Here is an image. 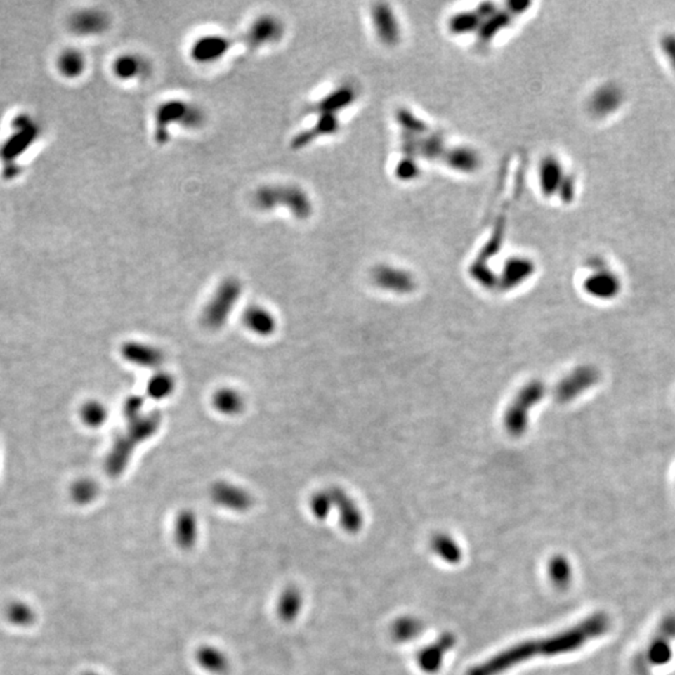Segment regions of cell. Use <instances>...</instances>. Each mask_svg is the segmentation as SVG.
I'll return each instance as SVG.
<instances>
[{
  "instance_id": "6da1fadb",
  "label": "cell",
  "mask_w": 675,
  "mask_h": 675,
  "mask_svg": "<svg viewBox=\"0 0 675 675\" xmlns=\"http://www.w3.org/2000/svg\"><path fill=\"white\" fill-rule=\"evenodd\" d=\"M610 628V620L607 614L596 613L574 625L573 628L564 630L556 636H551L543 641H527L516 645L506 652L500 653L497 657L490 659L487 663L482 664L483 675H498L502 671L509 669L513 665L537 655H561L575 652L586 643L593 639L601 638Z\"/></svg>"
},
{
  "instance_id": "7a4b0ae2",
  "label": "cell",
  "mask_w": 675,
  "mask_h": 675,
  "mask_svg": "<svg viewBox=\"0 0 675 675\" xmlns=\"http://www.w3.org/2000/svg\"><path fill=\"white\" fill-rule=\"evenodd\" d=\"M204 123V112L195 103L182 99L166 100L160 104L154 114V139L158 144H166L171 139L173 125L192 131Z\"/></svg>"
},
{
  "instance_id": "3957f363",
  "label": "cell",
  "mask_w": 675,
  "mask_h": 675,
  "mask_svg": "<svg viewBox=\"0 0 675 675\" xmlns=\"http://www.w3.org/2000/svg\"><path fill=\"white\" fill-rule=\"evenodd\" d=\"M160 426V415L158 413L140 417L131 420V424L123 435H120L114 444L112 453L107 460V471L110 476H120L128 461L131 459L133 450L147 439L154 435Z\"/></svg>"
},
{
  "instance_id": "277c9868",
  "label": "cell",
  "mask_w": 675,
  "mask_h": 675,
  "mask_svg": "<svg viewBox=\"0 0 675 675\" xmlns=\"http://www.w3.org/2000/svg\"><path fill=\"white\" fill-rule=\"evenodd\" d=\"M254 203L261 210L285 207L298 219H307L312 214V200L303 188L293 184H272L256 190Z\"/></svg>"
},
{
  "instance_id": "5b68a950",
  "label": "cell",
  "mask_w": 675,
  "mask_h": 675,
  "mask_svg": "<svg viewBox=\"0 0 675 675\" xmlns=\"http://www.w3.org/2000/svg\"><path fill=\"white\" fill-rule=\"evenodd\" d=\"M546 388L540 381L523 386L504 414V428L511 437H522L528 429L530 410L544 398Z\"/></svg>"
},
{
  "instance_id": "8992f818",
  "label": "cell",
  "mask_w": 675,
  "mask_h": 675,
  "mask_svg": "<svg viewBox=\"0 0 675 675\" xmlns=\"http://www.w3.org/2000/svg\"><path fill=\"white\" fill-rule=\"evenodd\" d=\"M242 293L238 279L228 278L218 287L209 304L205 307L202 320L207 328L218 329L227 322Z\"/></svg>"
},
{
  "instance_id": "52a82bcc",
  "label": "cell",
  "mask_w": 675,
  "mask_h": 675,
  "mask_svg": "<svg viewBox=\"0 0 675 675\" xmlns=\"http://www.w3.org/2000/svg\"><path fill=\"white\" fill-rule=\"evenodd\" d=\"M13 133L0 147V158L4 163H17L19 157L28 152L39 136V125L28 114H19L12 122Z\"/></svg>"
},
{
  "instance_id": "ba28073f",
  "label": "cell",
  "mask_w": 675,
  "mask_h": 675,
  "mask_svg": "<svg viewBox=\"0 0 675 675\" xmlns=\"http://www.w3.org/2000/svg\"><path fill=\"white\" fill-rule=\"evenodd\" d=\"M601 381L599 370L593 365H580L565 375L554 388V398L559 403H569Z\"/></svg>"
},
{
  "instance_id": "9c48e42d",
  "label": "cell",
  "mask_w": 675,
  "mask_h": 675,
  "mask_svg": "<svg viewBox=\"0 0 675 675\" xmlns=\"http://www.w3.org/2000/svg\"><path fill=\"white\" fill-rule=\"evenodd\" d=\"M283 22L272 14H263L254 19L249 28L247 29L244 43L250 49L256 51L275 44L283 38Z\"/></svg>"
},
{
  "instance_id": "30bf717a",
  "label": "cell",
  "mask_w": 675,
  "mask_h": 675,
  "mask_svg": "<svg viewBox=\"0 0 675 675\" xmlns=\"http://www.w3.org/2000/svg\"><path fill=\"white\" fill-rule=\"evenodd\" d=\"M583 289L598 301H613L622 291V280L612 270L596 266L593 273L585 278Z\"/></svg>"
},
{
  "instance_id": "8fae6325",
  "label": "cell",
  "mask_w": 675,
  "mask_h": 675,
  "mask_svg": "<svg viewBox=\"0 0 675 675\" xmlns=\"http://www.w3.org/2000/svg\"><path fill=\"white\" fill-rule=\"evenodd\" d=\"M232 41L221 34H207L194 40L190 46V58L198 64H213L227 55Z\"/></svg>"
},
{
  "instance_id": "7c38bea8",
  "label": "cell",
  "mask_w": 675,
  "mask_h": 675,
  "mask_svg": "<svg viewBox=\"0 0 675 675\" xmlns=\"http://www.w3.org/2000/svg\"><path fill=\"white\" fill-rule=\"evenodd\" d=\"M376 287L395 294H408L415 289V280L410 273L402 268L379 266L372 272Z\"/></svg>"
},
{
  "instance_id": "4fadbf2b",
  "label": "cell",
  "mask_w": 675,
  "mask_h": 675,
  "mask_svg": "<svg viewBox=\"0 0 675 675\" xmlns=\"http://www.w3.org/2000/svg\"><path fill=\"white\" fill-rule=\"evenodd\" d=\"M110 25L108 14L100 9H84L74 13L69 20V28L79 37H97L104 34Z\"/></svg>"
},
{
  "instance_id": "5bb4252c",
  "label": "cell",
  "mask_w": 675,
  "mask_h": 675,
  "mask_svg": "<svg viewBox=\"0 0 675 675\" xmlns=\"http://www.w3.org/2000/svg\"><path fill=\"white\" fill-rule=\"evenodd\" d=\"M112 72L117 79L134 81L144 79L150 72V65L145 58L136 53H124L114 59Z\"/></svg>"
},
{
  "instance_id": "9a60e30c",
  "label": "cell",
  "mask_w": 675,
  "mask_h": 675,
  "mask_svg": "<svg viewBox=\"0 0 675 675\" xmlns=\"http://www.w3.org/2000/svg\"><path fill=\"white\" fill-rule=\"evenodd\" d=\"M535 272V264L532 259L514 256L508 259L499 278L500 289L511 290L527 282Z\"/></svg>"
},
{
  "instance_id": "2e32d148",
  "label": "cell",
  "mask_w": 675,
  "mask_h": 675,
  "mask_svg": "<svg viewBox=\"0 0 675 675\" xmlns=\"http://www.w3.org/2000/svg\"><path fill=\"white\" fill-rule=\"evenodd\" d=\"M211 498L218 504L232 511H247L253 503L248 492L229 483H216L211 489Z\"/></svg>"
},
{
  "instance_id": "e0dca14e",
  "label": "cell",
  "mask_w": 675,
  "mask_h": 675,
  "mask_svg": "<svg viewBox=\"0 0 675 675\" xmlns=\"http://www.w3.org/2000/svg\"><path fill=\"white\" fill-rule=\"evenodd\" d=\"M122 354L125 360L145 368H157L164 362V354L160 349L136 341L124 344L122 348Z\"/></svg>"
},
{
  "instance_id": "ac0fdd59",
  "label": "cell",
  "mask_w": 675,
  "mask_h": 675,
  "mask_svg": "<svg viewBox=\"0 0 675 675\" xmlns=\"http://www.w3.org/2000/svg\"><path fill=\"white\" fill-rule=\"evenodd\" d=\"M329 493L332 499H333V504L339 508L341 522L343 527L348 532H357L358 529L362 527V523H363L362 513H360V509L358 508L357 503H354V500L348 494L344 493L341 489L333 488Z\"/></svg>"
},
{
  "instance_id": "d6986e66",
  "label": "cell",
  "mask_w": 675,
  "mask_h": 675,
  "mask_svg": "<svg viewBox=\"0 0 675 675\" xmlns=\"http://www.w3.org/2000/svg\"><path fill=\"white\" fill-rule=\"evenodd\" d=\"M195 660L199 667L209 674L224 675L230 668V660L228 658L227 653L213 645L199 648L195 654Z\"/></svg>"
},
{
  "instance_id": "ffe728a7",
  "label": "cell",
  "mask_w": 675,
  "mask_h": 675,
  "mask_svg": "<svg viewBox=\"0 0 675 675\" xmlns=\"http://www.w3.org/2000/svg\"><path fill=\"white\" fill-rule=\"evenodd\" d=\"M567 176L564 174L563 166L558 159L548 157L542 162L539 168V182L542 192L551 197L561 189Z\"/></svg>"
},
{
  "instance_id": "44dd1931",
  "label": "cell",
  "mask_w": 675,
  "mask_h": 675,
  "mask_svg": "<svg viewBox=\"0 0 675 675\" xmlns=\"http://www.w3.org/2000/svg\"><path fill=\"white\" fill-rule=\"evenodd\" d=\"M355 98V91L350 86H341L334 91L329 93L327 97L320 99V102L314 104L310 112L318 114H334L339 112V109L346 108L352 104Z\"/></svg>"
},
{
  "instance_id": "7402d4cb",
  "label": "cell",
  "mask_w": 675,
  "mask_h": 675,
  "mask_svg": "<svg viewBox=\"0 0 675 675\" xmlns=\"http://www.w3.org/2000/svg\"><path fill=\"white\" fill-rule=\"evenodd\" d=\"M243 323L251 333L261 336L273 334L277 327V322L273 317L272 313L258 306L248 308L245 310L243 314Z\"/></svg>"
},
{
  "instance_id": "603a6c76",
  "label": "cell",
  "mask_w": 675,
  "mask_h": 675,
  "mask_svg": "<svg viewBox=\"0 0 675 675\" xmlns=\"http://www.w3.org/2000/svg\"><path fill=\"white\" fill-rule=\"evenodd\" d=\"M57 68L64 78L78 79L86 72V57L78 49H65L58 57Z\"/></svg>"
},
{
  "instance_id": "cb8c5ba5",
  "label": "cell",
  "mask_w": 675,
  "mask_h": 675,
  "mask_svg": "<svg viewBox=\"0 0 675 675\" xmlns=\"http://www.w3.org/2000/svg\"><path fill=\"white\" fill-rule=\"evenodd\" d=\"M373 22L381 41H384L386 44H394L399 39V25H398L397 18L394 17V14L389 8L381 6L374 9Z\"/></svg>"
},
{
  "instance_id": "d4e9b609",
  "label": "cell",
  "mask_w": 675,
  "mask_h": 675,
  "mask_svg": "<svg viewBox=\"0 0 675 675\" xmlns=\"http://www.w3.org/2000/svg\"><path fill=\"white\" fill-rule=\"evenodd\" d=\"M176 540L182 548H192L198 538V522L193 511H185L176 518Z\"/></svg>"
},
{
  "instance_id": "484cf974",
  "label": "cell",
  "mask_w": 675,
  "mask_h": 675,
  "mask_svg": "<svg viewBox=\"0 0 675 675\" xmlns=\"http://www.w3.org/2000/svg\"><path fill=\"white\" fill-rule=\"evenodd\" d=\"M445 160L450 168L460 173H474L480 165V158L477 152L471 148H455L453 150H445Z\"/></svg>"
},
{
  "instance_id": "4316f807",
  "label": "cell",
  "mask_w": 675,
  "mask_h": 675,
  "mask_svg": "<svg viewBox=\"0 0 675 675\" xmlns=\"http://www.w3.org/2000/svg\"><path fill=\"white\" fill-rule=\"evenodd\" d=\"M213 405L216 412L224 415H238L243 412L245 402L240 393L232 388H223L213 395Z\"/></svg>"
},
{
  "instance_id": "83f0119b",
  "label": "cell",
  "mask_w": 675,
  "mask_h": 675,
  "mask_svg": "<svg viewBox=\"0 0 675 675\" xmlns=\"http://www.w3.org/2000/svg\"><path fill=\"white\" fill-rule=\"evenodd\" d=\"M673 657H674V652L671 647V641L665 639L663 636H657L648 644L645 655H644V663L649 664L652 667H664L671 662Z\"/></svg>"
},
{
  "instance_id": "f1b7e54d",
  "label": "cell",
  "mask_w": 675,
  "mask_h": 675,
  "mask_svg": "<svg viewBox=\"0 0 675 675\" xmlns=\"http://www.w3.org/2000/svg\"><path fill=\"white\" fill-rule=\"evenodd\" d=\"M301 605H303V598L301 591L296 588H287L279 596L278 615L283 619L284 622H291L294 620L299 613H301Z\"/></svg>"
},
{
  "instance_id": "f546056e",
  "label": "cell",
  "mask_w": 675,
  "mask_h": 675,
  "mask_svg": "<svg viewBox=\"0 0 675 675\" xmlns=\"http://www.w3.org/2000/svg\"><path fill=\"white\" fill-rule=\"evenodd\" d=\"M622 103V93L615 86H607L599 89L591 99V108L596 114L607 115L618 108Z\"/></svg>"
},
{
  "instance_id": "4dcf8cb0",
  "label": "cell",
  "mask_w": 675,
  "mask_h": 675,
  "mask_svg": "<svg viewBox=\"0 0 675 675\" xmlns=\"http://www.w3.org/2000/svg\"><path fill=\"white\" fill-rule=\"evenodd\" d=\"M549 577H551V582L559 588H565L569 585V583L572 582L573 572H572L570 563L568 562L567 558L556 556L551 559V563H549Z\"/></svg>"
},
{
  "instance_id": "1f68e13d",
  "label": "cell",
  "mask_w": 675,
  "mask_h": 675,
  "mask_svg": "<svg viewBox=\"0 0 675 675\" xmlns=\"http://www.w3.org/2000/svg\"><path fill=\"white\" fill-rule=\"evenodd\" d=\"M176 386V381L171 378V375L166 373H159L154 375L150 381L148 383V394L153 399L160 400L164 398L169 397Z\"/></svg>"
},
{
  "instance_id": "d6a6232c",
  "label": "cell",
  "mask_w": 675,
  "mask_h": 675,
  "mask_svg": "<svg viewBox=\"0 0 675 675\" xmlns=\"http://www.w3.org/2000/svg\"><path fill=\"white\" fill-rule=\"evenodd\" d=\"M480 17L478 13H463V14H457L454 17L450 19V23H449V28L450 30L455 33V34H464V33H469V32H473L476 30L478 27H480Z\"/></svg>"
},
{
  "instance_id": "836d02e7",
  "label": "cell",
  "mask_w": 675,
  "mask_h": 675,
  "mask_svg": "<svg viewBox=\"0 0 675 675\" xmlns=\"http://www.w3.org/2000/svg\"><path fill=\"white\" fill-rule=\"evenodd\" d=\"M433 548L447 562H458L460 558L459 546L448 535H438L434 538Z\"/></svg>"
},
{
  "instance_id": "e575fe53",
  "label": "cell",
  "mask_w": 675,
  "mask_h": 675,
  "mask_svg": "<svg viewBox=\"0 0 675 675\" xmlns=\"http://www.w3.org/2000/svg\"><path fill=\"white\" fill-rule=\"evenodd\" d=\"M81 415H83V420L88 426H102L104 421H107L108 413H107V409L103 407V404L93 402L84 405V408L81 410Z\"/></svg>"
},
{
  "instance_id": "d590c367",
  "label": "cell",
  "mask_w": 675,
  "mask_h": 675,
  "mask_svg": "<svg viewBox=\"0 0 675 675\" xmlns=\"http://www.w3.org/2000/svg\"><path fill=\"white\" fill-rule=\"evenodd\" d=\"M332 505H333V499L330 497L329 492L328 493H325V492L317 493L315 495H313L312 500H310V509H312L313 514L319 519H323L325 516H328L330 509H332Z\"/></svg>"
},
{
  "instance_id": "8d00e7d4",
  "label": "cell",
  "mask_w": 675,
  "mask_h": 675,
  "mask_svg": "<svg viewBox=\"0 0 675 675\" xmlns=\"http://www.w3.org/2000/svg\"><path fill=\"white\" fill-rule=\"evenodd\" d=\"M97 485L89 480L77 484L73 490L74 499L78 500L80 503H89L97 497Z\"/></svg>"
},
{
  "instance_id": "74e56055",
  "label": "cell",
  "mask_w": 675,
  "mask_h": 675,
  "mask_svg": "<svg viewBox=\"0 0 675 675\" xmlns=\"http://www.w3.org/2000/svg\"><path fill=\"white\" fill-rule=\"evenodd\" d=\"M440 662H442V653L435 648H429L420 655V664L423 669H426V671H434L438 669Z\"/></svg>"
},
{
  "instance_id": "f35d334b",
  "label": "cell",
  "mask_w": 675,
  "mask_h": 675,
  "mask_svg": "<svg viewBox=\"0 0 675 675\" xmlns=\"http://www.w3.org/2000/svg\"><path fill=\"white\" fill-rule=\"evenodd\" d=\"M417 631H418V627L413 619H403L398 622L394 628V633L399 639H409L414 636Z\"/></svg>"
},
{
  "instance_id": "ab89813d",
  "label": "cell",
  "mask_w": 675,
  "mask_h": 675,
  "mask_svg": "<svg viewBox=\"0 0 675 675\" xmlns=\"http://www.w3.org/2000/svg\"><path fill=\"white\" fill-rule=\"evenodd\" d=\"M658 636H663L670 641L675 639V613L668 614L664 617L658 627Z\"/></svg>"
},
{
  "instance_id": "60d3db41",
  "label": "cell",
  "mask_w": 675,
  "mask_h": 675,
  "mask_svg": "<svg viewBox=\"0 0 675 675\" xmlns=\"http://www.w3.org/2000/svg\"><path fill=\"white\" fill-rule=\"evenodd\" d=\"M143 399L139 397H133L126 400L124 404V415L126 419L136 420L140 418V410L143 409Z\"/></svg>"
},
{
  "instance_id": "b9f144b4",
  "label": "cell",
  "mask_w": 675,
  "mask_h": 675,
  "mask_svg": "<svg viewBox=\"0 0 675 675\" xmlns=\"http://www.w3.org/2000/svg\"><path fill=\"white\" fill-rule=\"evenodd\" d=\"M662 48H663L664 53L667 54V57L669 59L670 64L673 65V68L675 69V37L674 35H668L664 38L663 41H662Z\"/></svg>"
},
{
  "instance_id": "7bdbcfd3",
  "label": "cell",
  "mask_w": 675,
  "mask_h": 675,
  "mask_svg": "<svg viewBox=\"0 0 675 675\" xmlns=\"http://www.w3.org/2000/svg\"><path fill=\"white\" fill-rule=\"evenodd\" d=\"M19 171H20V169H19L17 163H6V166H4V169H3V173H4V176H6V179L15 178Z\"/></svg>"
},
{
  "instance_id": "ee69618b",
  "label": "cell",
  "mask_w": 675,
  "mask_h": 675,
  "mask_svg": "<svg viewBox=\"0 0 675 675\" xmlns=\"http://www.w3.org/2000/svg\"><path fill=\"white\" fill-rule=\"evenodd\" d=\"M88 675H99V674H88Z\"/></svg>"
}]
</instances>
